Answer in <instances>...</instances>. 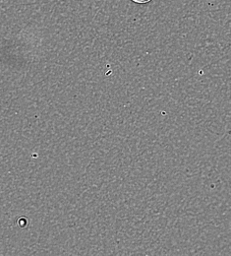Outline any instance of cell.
Listing matches in <instances>:
<instances>
[{
  "label": "cell",
  "instance_id": "cell-1",
  "mask_svg": "<svg viewBox=\"0 0 231 256\" xmlns=\"http://www.w3.org/2000/svg\"><path fill=\"white\" fill-rule=\"evenodd\" d=\"M133 1L136 2V3H147V2H149L151 0H133Z\"/></svg>",
  "mask_w": 231,
  "mask_h": 256
}]
</instances>
